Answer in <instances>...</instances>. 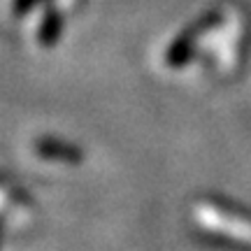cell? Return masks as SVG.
<instances>
[{"instance_id": "obj_4", "label": "cell", "mask_w": 251, "mask_h": 251, "mask_svg": "<svg viewBox=\"0 0 251 251\" xmlns=\"http://www.w3.org/2000/svg\"><path fill=\"white\" fill-rule=\"evenodd\" d=\"M37 0H14V14L17 17H21V14H26L28 9H33V5H35Z\"/></svg>"}, {"instance_id": "obj_3", "label": "cell", "mask_w": 251, "mask_h": 251, "mask_svg": "<svg viewBox=\"0 0 251 251\" xmlns=\"http://www.w3.org/2000/svg\"><path fill=\"white\" fill-rule=\"evenodd\" d=\"M61 30H63V17L56 9L47 12L45 21H42V28H40V42L47 47L54 45L56 40H58V35H61Z\"/></svg>"}, {"instance_id": "obj_2", "label": "cell", "mask_w": 251, "mask_h": 251, "mask_svg": "<svg viewBox=\"0 0 251 251\" xmlns=\"http://www.w3.org/2000/svg\"><path fill=\"white\" fill-rule=\"evenodd\" d=\"M37 151L40 156H45L49 161H63V163H77L79 161V151L70 147L65 142H58V140H40L37 142Z\"/></svg>"}, {"instance_id": "obj_1", "label": "cell", "mask_w": 251, "mask_h": 251, "mask_svg": "<svg viewBox=\"0 0 251 251\" xmlns=\"http://www.w3.org/2000/svg\"><path fill=\"white\" fill-rule=\"evenodd\" d=\"M200 237L237 251H251V212L224 200H202L193 212Z\"/></svg>"}]
</instances>
